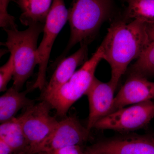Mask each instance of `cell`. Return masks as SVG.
<instances>
[{
  "instance_id": "30bf717a",
  "label": "cell",
  "mask_w": 154,
  "mask_h": 154,
  "mask_svg": "<svg viewBox=\"0 0 154 154\" xmlns=\"http://www.w3.org/2000/svg\"><path fill=\"white\" fill-rule=\"evenodd\" d=\"M116 88L110 81L104 83L96 77L94 78L85 94L89 101L87 128L90 131L97 122L112 112Z\"/></svg>"
},
{
  "instance_id": "8992f818",
  "label": "cell",
  "mask_w": 154,
  "mask_h": 154,
  "mask_svg": "<svg viewBox=\"0 0 154 154\" xmlns=\"http://www.w3.org/2000/svg\"><path fill=\"white\" fill-rule=\"evenodd\" d=\"M25 109L17 118L28 141L30 154H34L55 130L59 121L51 115L52 107L45 100Z\"/></svg>"
},
{
  "instance_id": "3957f363",
  "label": "cell",
  "mask_w": 154,
  "mask_h": 154,
  "mask_svg": "<svg viewBox=\"0 0 154 154\" xmlns=\"http://www.w3.org/2000/svg\"><path fill=\"white\" fill-rule=\"evenodd\" d=\"M45 24H32L26 30L5 29L8 38L4 45L14 58L15 70L13 87L20 91L38 65L37 57L38 36L43 32Z\"/></svg>"
},
{
  "instance_id": "7c38bea8",
  "label": "cell",
  "mask_w": 154,
  "mask_h": 154,
  "mask_svg": "<svg viewBox=\"0 0 154 154\" xmlns=\"http://www.w3.org/2000/svg\"><path fill=\"white\" fill-rule=\"evenodd\" d=\"M88 45H83L72 55L64 58L58 65L49 82L42 91V100L57 91L70 79L76 72L77 68L88 60Z\"/></svg>"
},
{
  "instance_id": "ba28073f",
  "label": "cell",
  "mask_w": 154,
  "mask_h": 154,
  "mask_svg": "<svg viewBox=\"0 0 154 154\" xmlns=\"http://www.w3.org/2000/svg\"><path fill=\"white\" fill-rule=\"evenodd\" d=\"M84 154H154V137L122 135L98 142L85 149Z\"/></svg>"
},
{
  "instance_id": "44dd1931",
  "label": "cell",
  "mask_w": 154,
  "mask_h": 154,
  "mask_svg": "<svg viewBox=\"0 0 154 154\" xmlns=\"http://www.w3.org/2000/svg\"><path fill=\"white\" fill-rule=\"evenodd\" d=\"M10 1V0H0V9L3 10H7Z\"/></svg>"
},
{
  "instance_id": "9c48e42d",
  "label": "cell",
  "mask_w": 154,
  "mask_h": 154,
  "mask_svg": "<svg viewBox=\"0 0 154 154\" xmlns=\"http://www.w3.org/2000/svg\"><path fill=\"white\" fill-rule=\"evenodd\" d=\"M90 132L75 116L66 117L59 121L55 130L39 146L35 153L41 151L82 146L89 139Z\"/></svg>"
},
{
  "instance_id": "6da1fadb",
  "label": "cell",
  "mask_w": 154,
  "mask_h": 154,
  "mask_svg": "<svg viewBox=\"0 0 154 154\" xmlns=\"http://www.w3.org/2000/svg\"><path fill=\"white\" fill-rule=\"evenodd\" d=\"M151 40L149 25L137 20L113 22L101 44L104 60L110 65V81L117 88L128 65L137 59Z\"/></svg>"
},
{
  "instance_id": "ffe728a7",
  "label": "cell",
  "mask_w": 154,
  "mask_h": 154,
  "mask_svg": "<svg viewBox=\"0 0 154 154\" xmlns=\"http://www.w3.org/2000/svg\"><path fill=\"white\" fill-rule=\"evenodd\" d=\"M13 148L2 140L0 139V154H14Z\"/></svg>"
},
{
  "instance_id": "5b68a950",
  "label": "cell",
  "mask_w": 154,
  "mask_h": 154,
  "mask_svg": "<svg viewBox=\"0 0 154 154\" xmlns=\"http://www.w3.org/2000/svg\"><path fill=\"white\" fill-rule=\"evenodd\" d=\"M68 10L64 0H53L43 28V36L37 50L38 70L32 89L42 91L46 85L48 64L53 45L57 35L68 21Z\"/></svg>"
},
{
  "instance_id": "9a60e30c",
  "label": "cell",
  "mask_w": 154,
  "mask_h": 154,
  "mask_svg": "<svg viewBox=\"0 0 154 154\" xmlns=\"http://www.w3.org/2000/svg\"><path fill=\"white\" fill-rule=\"evenodd\" d=\"M0 139L11 146L15 153L30 154L29 144L18 120L14 117L1 123Z\"/></svg>"
},
{
  "instance_id": "603a6c76",
  "label": "cell",
  "mask_w": 154,
  "mask_h": 154,
  "mask_svg": "<svg viewBox=\"0 0 154 154\" xmlns=\"http://www.w3.org/2000/svg\"><path fill=\"white\" fill-rule=\"evenodd\" d=\"M14 154H25L23 153H15Z\"/></svg>"
},
{
  "instance_id": "e0dca14e",
  "label": "cell",
  "mask_w": 154,
  "mask_h": 154,
  "mask_svg": "<svg viewBox=\"0 0 154 154\" xmlns=\"http://www.w3.org/2000/svg\"><path fill=\"white\" fill-rule=\"evenodd\" d=\"M150 37L147 46L131 68V75L145 78L154 76V35L150 34Z\"/></svg>"
},
{
  "instance_id": "2e32d148",
  "label": "cell",
  "mask_w": 154,
  "mask_h": 154,
  "mask_svg": "<svg viewBox=\"0 0 154 154\" xmlns=\"http://www.w3.org/2000/svg\"><path fill=\"white\" fill-rule=\"evenodd\" d=\"M127 16L148 25L154 24V0H128Z\"/></svg>"
},
{
  "instance_id": "277c9868",
  "label": "cell",
  "mask_w": 154,
  "mask_h": 154,
  "mask_svg": "<svg viewBox=\"0 0 154 154\" xmlns=\"http://www.w3.org/2000/svg\"><path fill=\"white\" fill-rule=\"evenodd\" d=\"M104 60L101 45L68 82L42 100L48 102L59 116L65 117L72 105L85 95L95 78L96 68Z\"/></svg>"
},
{
  "instance_id": "4fadbf2b",
  "label": "cell",
  "mask_w": 154,
  "mask_h": 154,
  "mask_svg": "<svg viewBox=\"0 0 154 154\" xmlns=\"http://www.w3.org/2000/svg\"><path fill=\"white\" fill-rule=\"evenodd\" d=\"M27 91L20 92L12 86L0 97V122L11 120L22 108L34 104L27 97Z\"/></svg>"
},
{
  "instance_id": "7402d4cb",
  "label": "cell",
  "mask_w": 154,
  "mask_h": 154,
  "mask_svg": "<svg viewBox=\"0 0 154 154\" xmlns=\"http://www.w3.org/2000/svg\"><path fill=\"white\" fill-rule=\"evenodd\" d=\"M149 26L150 33L152 35H154V24L152 25H149Z\"/></svg>"
},
{
  "instance_id": "5bb4252c",
  "label": "cell",
  "mask_w": 154,
  "mask_h": 154,
  "mask_svg": "<svg viewBox=\"0 0 154 154\" xmlns=\"http://www.w3.org/2000/svg\"><path fill=\"white\" fill-rule=\"evenodd\" d=\"M22 10L21 23L25 26L32 24H45L52 5V0H17Z\"/></svg>"
},
{
  "instance_id": "ac0fdd59",
  "label": "cell",
  "mask_w": 154,
  "mask_h": 154,
  "mask_svg": "<svg viewBox=\"0 0 154 154\" xmlns=\"http://www.w3.org/2000/svg\"><path fill=\"white\" fill-rule=\"evenodd\" d=\"M15 66L14 58L10 56L8 60L0 68V91H7V86L12 78L14 77Z\"/></svg>"
},
{
  "instance_id": "d6986e66",
  "label": "cell",
  "mask_w": 154,
  "mask_h": 154,
  "mask_svg": "<svg viewBox=\"0 0 154 154\" xmlns=\"http://www.w3.org/2000/svg\"><path fill=\"white\" fill-rule=\"evenodd\" d=\"M82 146H75L54 149L41 151L34 154H84Z\"/></svg>"
},
{
  "instance_id": "52a82bcc",
  "label": "cell",
  "mask_w": 154,
  "mask_h": 154,
  "mask_svg": "<svg viewBox=\"0 0 154 154\" xmlns=\"http://www.w3.org/2000/svg\"><path fill=\"white\" fill-rule=\"evenodd\" d=\"M154 118L151 100L119 109L96 122L94 128L128 133L145 127Z\"/></svg>"
},
{
  "instance_id": "7a4b0ae2",
  "label": "cell",
  "mask_w": 154,
  "mask_h": 154,
  "mask_svg": "<svg viewBox=\"0 0 154 154\" xmlns=\"http://www.w3.org/2000/svg\"><path fill=\"white\" fill-rule=\"evenodd\" d=\"M111 7V0H72L68 16L70 36L64 55L76 45H88L94 40Z\"/></svg>"
},
{
  "instance_id": "8fae6325",
  "label": "cell",
  "mask_w": 154,
  "mask_h": 154,
  "mask_svg": "<svg viewBox=\"0 0 154 154\" xmlns=\"http://www.w3.org/2000/svg\"><path fill=\"white\" fill-rule=\"evenodd\" d=\"M154 98V82L145 77L131 75L114 98L112 113L120 108L151 100Z\"/></svg>"
}]
</instances>
